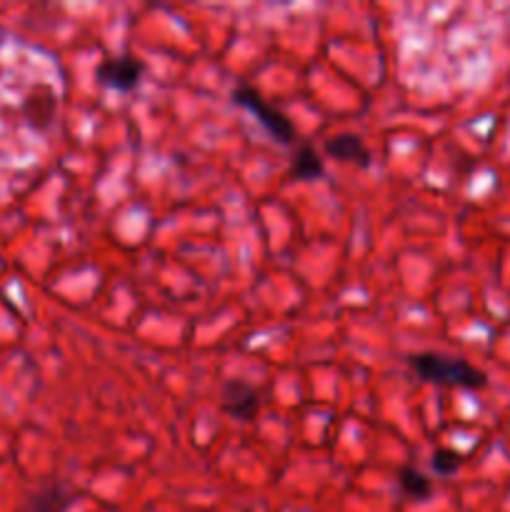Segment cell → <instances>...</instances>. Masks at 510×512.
Returning a JSON list of instances; mask_svg holds the SVG:
<instances>
[{"mask_svg":"<svg viewBox=\"0 0 510 512\" xmlns=\"http://www.w3.org/2000/svg\"><path fill=\"white\" fill-rule=\"evenodd\" d=\"M225 408L235 415V418H248L253 410L258 408V395L250 385L243 383H228L225 388Z\"/></svg>","mask_w":510,"mask_h":512,"instance_id":"obj_6","label":"cell"},{"mask_svg":"<svg viewBox=\"0 0 510 512\" xmlns=\"http://www.w3.org/2000/svg\"><path fill=\"white\" fill-rule=\"evenodd\" d=\"M140 70H143V65L133 63V60H113V63H105L100 68V78H103V83L113 85V88L128 90L138 83Z\"/></svg>","mask_w":510,"mask_h":512,"instance_id":"obj_5","label":"cell"},{"mask_svg":"<svg viewBox=\"0 0 510 512\" xmlns=\"http://www.w3.org/2000/svg\"><path fill=\"white\" fill-rule=\"evenodd\" d=\"M68 503H70L68 495H60L58 490H53L48 498H43V500H38V503H35V508H38L35 512H60Z\"/></svg>","mask_w":510,"mask_h":512,"instance_id":"obj_11","label":"cell"},{"mask_svg":"<svg viewBox=\"0 0 510 512\" xmlns=\"http://www.w3.org/2000/svg\"><path fill=\"white\" fill-rule=\"evenodd\" d=\"M495 5L413 3L393 15L395 68L418 95H448L488 75L505 23Z\"/></svg>","mask_w":510,"mask_h":512,"instance_id":"obj_1","label":"cell"},{"mask_svg":"<svg viewBox=\"0 0 510 512\" xmlns=\"http://www.w3.org/2000/svg\"><path fill=\"white\" fill-rule=\"evenodd\" d=\"M410 365L418 370L420 378L433 380V383H445L468 390H480L488 385V378H485L483 370L470 365L468 360L448 358V355L438 353H420L410 358Z\"/></svg>","mask_w":510,"mask_h":512,"instance_id":"obj_3","label":"cell"},{"mask_svg":"<svg viewBox=\"0 0 510 512\" xmlns=\"http://www.w3.org/2000/svg\"><path fill=\"white\" fill-rule=\"evenodd\" d=\"M323 173V163L320 158L315 155L313 148H303L295 158V175L298 178H315V175Z\"/></svg>","mask_w":510,"mask_h":512,"instance_id":"obj_9","label":"cell"},{"mask_svg":"<svg viewBox=\"0 0 510 512\" xmlns=\"http://www.w3.org/2000/svg\"><path fill=\"white\" fill-rule=\"evenodd\" d=\"M65 75L43 45L0 30V198L20 193L60 133Z\"/></svg>","mask_w":510,"mask_h":512,"instance_id":"obj_2","label":"cell"},{"mask_svg":"<svg viewBox=\"0 0 510 512\" xmlns=\"http://www.w3.org/2000/svg\"><path fill=\"white\" fill-rule=\"evenodd\" d=\"M325 148L330 150V153H335L338 158L343 160H358V163H368V150L363 148V143H360L358 138H353V135H340V138H330L328 145Z\"/></svg>","mask_w":510,"mask_h":512,"instance_id":"obj_7","label":"cell"},{"mask_svg":"<svg viewBox=\"0 0 510 512\" xmlns=\"http://www.w3.org/2000/svg\"><path fill=\"white\" fill-rule=\"evenodd\" d=\"M398 483H400V488H403V493H408L410 498H415V500H423L433 493V485H430V480L425 478L423 473H418L415 468L400 470Z\"/></svg>","mask_w":510,"mask_h":512,"instance_id":"obj_8","label":"cell"},{"mask_svg":"<svg viewBox=\"0 0 510 512\" xmlns=\"http://www.w3.org/2000/svg\"><path fill=\"white\" fill-rule=\"evenodd\" d=\"M233 98H235V103L243 105V108H248L250 113L258 115L260 123H263L265 128H268L270 133L280 140V143H290V138H293V125H290V120L285 118V115H280L275 108H270V105L265 103V100L260 98L253 88H245L243 85V88L235 90Z\"/></svg>","mask_w":510,"mask_h":512,"instance_id":"obj_4","label":"cell"},{"mask_svg":"<svg viewBox=\"0 0 510 512\" xmlns=\"http://www.w3.org/2000/svg\"><path fill=\"white\" fill-rule=\"evenodd\" d=\"M460 463H463V458H460L455 450H448V448H440L438 453L433 455V468L438 470L440 475H453L455 470L460 468Z\"/></svg>","mask_w":510,"mask_h":512,"instance_id":"obj_10","label":"cell"}]
</instances>
